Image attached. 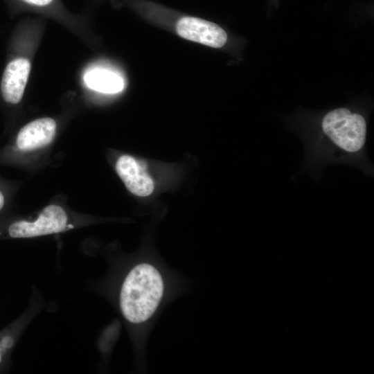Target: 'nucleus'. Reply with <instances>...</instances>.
Listing matches in <instances>:
<instances>
[{"label": "nucleus", "mask_w": 374, "mask_h": 374, "mask_svg": "<svg viewBox=\"0 0 374 374\" xmlns=\"http://www.w3.org/2000/svg\"><path fill=\"white\" fill-rule=\"evenodd\" d=\"M84 81L90 89L105 93H118L124 87L123 80L119 75L105 69L89 71Z\"/></svg>", "instance_id": "obj_8"}, {"label": "nucleus", "mask_w": 374, "mask_h": 374, "mask_svg": "<svg viewBox=\"0 0 374 374\" xmlns=\"http://www.w3.org/2000/svg\"><path fill=\"white\" fill-rule=\"evenodd\" d=\"M23 1L30 4H33V5H36L39 6H44L51 3L53 0H23Z\"/></svg>", "instance_id": "obj_10"}, {"label": "nucleus", "mask_w": 374, "mask_h": 374, "mask_svg": "<svg viewBox=\"0 0 374 374\" xmlns=\"http://www.w3.org/2000/svg\"><path fill=\"white\" fill-rule=\"evenodd\" d=\"M14 344V338L11 335H6L0 339V364L3 361V355L10 349Z\"/></svg>", "instance_id": "obj_9"}, {"label": "nucleus", "mask_w": 374, "mask_h": 374, "mask_svg": "<svg viewBox=\"0 0 374 374\" xmlns=\"http://www.w3.org/2000/svg\"><path fill=\"white\" fill-rule=\"evenodd\" d=\"M116 170L125 187L132 194L146 197L154 190L152 178L145 172V165L130 155L121 156L116 163Z\"/></svg>", "instance_id": "obj_5"}, {"label": "nucleus", "mask_w": 374, "mask_h": 374, "mask_svg": "<svg viewBox=\"0 0 374 374\" xmlns=\"http://www.w3.org/2000/svg\"><path fill=\"white\" fill-rule=\"evenodd\" d=\"M30 67V61L24 57L13 59L8 63L1 82V95L6 103L17 104L21 101Z\"/></svg>", "instance_id": "obj_6"}, {"label": "nucleus", "mask_w": 374, "mask_h": 374, "mask_svg": "<svg viewBox=\"0 0 374 374\" xmlns=\"http://www.w3.org/2000/svg\"><path fill=\"white\" fill-rule=\"evenodd\" d=\"M322 130L335 148L346 154H357L364 148L366 138L364 118L348 109L338 108L323 118Z\"/></svg>", "instance_id": "obj_2"}, {"label": "nucleus", "mask_w": 374, "mask_h": 374, "mask_svg": "<svg viewBox=\"0 0 374 374\" xmlns=\"http://www.w3.org/2000/svg\"><path fill=\"white\" fill-rule=\"evenodd\" d=\"M186 287L183 279L159 261L147 258L128 265L118 282L116 300L141 348L161 311Z\"/></svg>", "instance_id": "obj_1"}, {"label": "nucleus", "mask_w": 374, "mask_h": 374, "mask_svg": "<svg viewBox=\"0 0 374 374\" xmlns=\"http://www.w3.org/2000/svg\"><path fill=\"white\" fill-rule=\"evenodd\" d=\"M72 227L68 224V217L63 208L51 204L46 206L34 222H15L8 231L11 238H27L56 233Z\"/></svg>", "instance_id": "obj_3"}, {"label": "nucleus", "mask_w": 374, "mask_h": 374, "mask_svg": "<svg viewBox=\"0 0 374 374\" xmlns=\"http://www.w3.org/2000/svg\"><path fill=\"white\" fill-rule=\"evenodd\" d=\"M4 205V197L0 191V211L2 209Z\"/></svg>", "instance_id": "obj_11"}, {"label": "nucleus", "mask_w": 374, "mask_h": 374, "mask_svg": "<svg viewBox=\"0 0 374 374\" xmlns=\"http://www.w3.org/2000/svg\"><path fill=\"white\" fill-rule=\"evenodd\" d=\"M56 132V123L51 118L36 119L25 125L17 136L16 144L20 150L32 151L51 143Z\"/></svg>", "instance_id": "obj_7"}, {"label": "nucleus", "mask_w": 374, "mask_h": 374, "mask_svg": "<svg viewBox=\"0 0 374 374\" xmlns=\"http://www.w3.org/2000/svg\"><path fill=\"white\" fill-rule=\"evenodd\" d=\"M177 32L184 39L213 48L223 46L227 39L226 32L217 24L193 17L181 18Z\"/></svg>", "instance_id": "obj_4"}]
</instances>
